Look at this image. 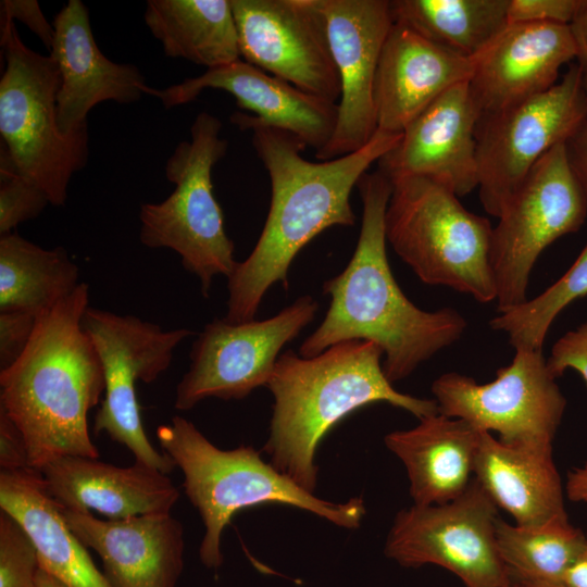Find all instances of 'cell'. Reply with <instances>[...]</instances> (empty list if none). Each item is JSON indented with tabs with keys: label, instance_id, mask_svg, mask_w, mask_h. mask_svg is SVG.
Returning <instances> with one entry per match:
<instances>
[{
	"label": "cell",
	"instance_id": "cell-1",
	"mask_svg": "<svg viewBox=\"0 0 587 587\" xmlns=\"http://www.w3.org/2000/svg\"><path fill=\"white\" fill-rule=\"evenodd\" d=\"M230 121L252 132V145L265 166L272 188L262 233L246 260L228 279L224 320L239 324L255 320L267 290L276 283L288 289V270L298 252L332 226H352L350 193L370 166L390 151L402 133L377 128L359 150L327 161L301 155L307 147L297 136L236 112Z\"/></svg>",
	"mask_w": 587,
	"mask_h": 587
},
{
	"label": "cell",
	"instance_id": "cell-2",
	"mask_svg": "<svg viewBox=\"0 0 587 587\" xmlns=\"http://www.w3.org/2000/svg\"><path fill=\"white\" fill-rule=\"evenodd\" d=\"M357 187L363 212L355 250L346 268L324 283L329 308L299 354L312 358L342 341H371L383 350V371L394 384L457 342L467 323L452 308L425 311L407 298L386 253L385 214L392 183L377 170L365 173Z\"/></svg>",
	"mask_w": 587,
	"mask_h": 587
},
{
	"label": "cell",
	"instance_id": "cell-3",
	"mask_svg": "<svg viewBox=\"0 0 587 587\" xmlns=\"http://www.w3.org/2000/svg\"><path fill=\"white\" fill-rule=\"evenodd\" d=\"M89 287L80 283L38 319L22 357L0 371V409L20 429L29 466L40 471L66 455L99 458L88 412L101 402L105 380L97 349L82 326Z\"/></svg>",
	"mask_w": 587,
	"mask_h": 587
},
{
	"label": "cell",
	"instance_id": "cell-4",
	"mask_svg": "<svg viewBox=\"0 0 587 587\" xmlns=\"http://www.w3.org/2000/svg\"><path fill=\"white\" fill-rule=\"evenodd\" d=\"M383 350L348 340L303 358L283 352L267 384L273 395L270 436L263 450L270 463L303 489L317 483L315 452L323 437L358 409L386 402L419 420L439 413L436 400L396 390L383 371Z\"/></svg>",
	"mask_w": 587,
	"mask_h": 587
},
{
	"label": "cell",
	"instance_id": "cell-5",
	"mask_svg": "<svg viewBox=\"0 0 587 587\" xmlns=\"http://www.w3.org/2000/svg\"><path fill=\"white\" fill-rule=\"evenodd\" d=\"M157 437L164 452L182 470L185 494L202 519L204 534L199 557L209 569L222 565V534L242 509L290 505L348 529L360 527L366 513L361 497L339 503L321 499L265 462L251 446L220 449L182 416L160 425Z\"/></svg>",
	"mask_w": 587,
	"mask_h": 587
},
{
	"label": "cell",
	"instance_id": "cell-6",
	"mask_svg": "<svg viewBox=\"0 0 587 587\" xmlns=\"http://www.w3.org/2000/svg\"><path fill=\"white\" fill-rule=\"evenodd\" d=\"M391 183L385 233L399 258L424 284L449 287L480 303L496 301L490 221L467 211L455 193L426 177Z\"/></svg>",
	"mask_w": 587,
	"mask_h": 587
},
{
	"label": "cell",
	"instance_id": "cell-7",
	"mask_svg": "<svg viewBox=\"0 0 587 587\" xmlns=\"http://www.w3.org/2000/svg\"><path fill=\"white\" fill-rule=\"evenodd\" d=\"M5 67L0 79V134L20 174L42 190L51 205L67 199L72 176L87 163V126L64 134L58 126L61 76L51 54L21 39L15 23L1 16Z\"/></svg>",
	"mask_w": 587,
	"mask_h": 587
},
{
	"label": "cell",
	"instance_id": "cell-8",
	"mask_svg": "<svg viewBox=\"0 0 587 587\" xmlns=\"http://www.w3.org/2000/svg\"><path fill=\"white\" fill-rule=\"evenodd\" d=\"M221 130L216 116L199 113L190 128V141L179 142L165 165L166 178L175 189L159 203L141 204L139 212L141 243L178 253L183 266L199 277L204 297L213 278H228L238 263L213 193L212 170L228 146L220 137Z\"/></svg>",
	"mask_w": 587,
	"mask_h": 587
},
{
	"label": "cell",
	"instance_id": "cell-9",
	"mask_svg": "<svg viewBox=\"0 0 587 587\" xmlns=\"http://www.w3.org/2000/svg\"><path fill=\"white\" fill-rule=\"evenodd\" d=\"M586 217L585 197L569 165L565 143H560L533 166L492 228L490 266L499 313L527 300L541 252L577 232Z\"/></svg>",
	"mask_w": 587,
	"mask_h": 587
},
{
	"label": "cell",
	"instance_id": "cell-10",
	"mask_svg": "<svg viewBox=\"0 0 587 587\" xmlns=\"http://www.w3.org/2000/svg\"><path fill=\"white\" fill-rule=\"evenodd\" d=\"M82 326L100 357L105 388L93 422V434L107 433L125 446L135 461L164 474L176 464L150 442L140 417L136 382H154L171 365L175 348L192 332L163 330L133 315L88 307Z\"/></svg>",
	"mask_w": 587,
	"mask_h": 587
},
{
	"label": "cell",
	"instance_id": "cell-11",
	"mask_svg": "<svg viewBox=\"0 0 587 587\" xmlns=\"http://www.w3.org/2000/svg\"><path fill=\"white\" fill-rule=\"evenodd\" d=\"M587 118L582 67L571 64L550 89L492 113L476 127L478 190L484 210L498 217L533 166L565 143Z\"/></svg>",
	"mask_w": 587,
	"mask_h": 587
},
{
	"label": "cell",
	"instance_id": "cell-12",
	"mask_svg": "<svg viewBox=\"0 0 587 587\" xmlns=\"http://www.w3.org/2000/svg\"><path fill=\"white\" fill-rule=\"evenodd\" d=\"M557 379L542 349H516L494 380L449 372L433 382L432 392L439 413L495 432L504 445L552 449L566 408Z\"/></svg>",
	"mask_w": 587,
	"mask_h": 587
},
{
	"label": "cell",
	"instance_id": "cell-13",
	"mask_svg": "<svg viewBox=\"0 0 587 587\" xmlns=\"http://www.w3.org/2000/svg\"><path fill=\"white\" fill-rule=\"evenodd\" d=\"M498 517V508L473 478L465 492L448 503L399 511L385 554L405 567H444L464 587H505L510 575L497 547Z\"/></svg>",
	"mask_w": 587,
	"mask_h": 587
},
{
	"label": "cell",
	"instance_id": "cell-14",
	"mask_svg": "<svg viewBox=\"0 0 587 587\" xmlns=\"http://www.w3.org/2000/svg\"><path fill=\"white\" fill-rule=\"evenodd\" d=\"M317 309V301L304 295L270 319L208 323L192 345L189 369L176 387L175 408L187 411L212 397L240 400L267 386L280 350L313 321Z\"/></svg>",
	"mask_w": 587,
	"mask_h": 587
},
{
	"label": "cell",
	"instance_id": "cell-15",
	"mask_svg": "<svg viewBox=\"0 0 587 587\" xmlns=\"http://www.w3.org/2000/svg\"><path fill=\"white\" fill-rule=\"evenodd\" d=\"M243 61L332 103L341 96L316 0H230Z\"/></svg>",
	"mask_w": 587,
	"mask_h": 587
},
{
	"label": "cell",
	"instance_id": "cell-16",
	"mask_svg": "<svg viewBox=\"0 0 587 587\" xmlns=\"http://www.w3.org/2000/svg\"><path fill=\"white\" fill-rule=\"evenodd\" d=\"M324 16L341 96L329 141L319 161L352 153L377 129L374 85L385 39L394 24L387 0H316Z\"/></svg>",
	"mask_w": 587,
	"mask_h": 587
},
{
	"label": "cell",
	"instance_id": "cell-17",
	"mask_svg": "<svg viewBox=\"0 0 587 587\" xmlns=\"http://www.w3.org/2000/svg\"><path fill=\"white\" fill-rule=\"evenodd\" d=\"M479 116L469 82L450 88L405 127L399 142L377 161L378 170L390 180L426 177L466 196L478 188Z\"/></svg>",
	"mask_w": 587,
	"mask_h": 587
},
{
	"label": "cell",
	"instance_id": "cell-18",
	"mask_svg": "<svg viewBox=\"0 0 587 587\" xmlns=\"http://www.w3.org/2000/svg\"><path fill=\"white\" fill-rule=\"evenodd\" d=\"M576 57L569 24L508 23L471 58L469 85L480 114L550 89L561 68Z\"/></svg>",
	"mask_w": 587,
	"mask_h": 587
},
{
	"label": "cell",
	"instance_id": "cell-19",
	"mask_svg": "<svg viewBox=\"0 0 587 587\" xmlns=\"http://www.w3.org/2000/svg\"><path fill=\"white\" fill-rule=\"evenodd\" d=\"M59 508L73 534L99 554L113 587H175L178 583L184 528L171 513L105 521L90 511Z\"/></svg>",
	"mask_w": 587,
	"mask_h": 587
},
{
	"label": "cell",
	"instance_id": "cell-20",
	"mask_svg": "<svg viewBox=\"0 0 587 587\" xmlns=\"http://www.w3.org/2000/svg\"><path fill=\"white\" fill-rule=\"evenodd\" d=\"M208 88L233 95L238 107L253 112L262 123L297 136L315 151L329 141L336 126L337 103L309 95L241 59L165 89L149 88L148 95L171 109L191 102Z\"/></svg>",
	"mask_w": 587,
	"mask_h": 587
},
{
	"label": "cell",
	"instance_id": "cell-21",
	"mask_svg": "<svg viewBox=\"0 0 587 587\" xmlns=\"http://www.w3.org/2000/svg\"><path fill=\"white\" fill-rule=\"evenodd\" d=\"M52 25L50 54L61 76L57 118L62 133L87 126L88 113L101 102L132 103L148 92L149 86L135 65L115 63L101 52L82 1L70 0Z\"/></svg>",
	"mask_w": 587,
	"mask_h": 587
},
{
	"label": "cell",
	"instance_id": "cell-22",
	"mask_svg": "<svg viewBox=\"0 0 587 587\" xmlns=\"http://www.w3.org/2000/svg\"><path fill=\"white\" fill-rule=\"evenodd\" d=\"M470 58L394 22L382 49L374 85L377 128L402 133L450 88L469 82Z\"/></svg>",
	"mask_w": 587,
	"mask_h": 587
},
{
	"label": "cell",
	"instance_id": "cell-23",
	"mask_svg": "<svg viewBox=\"0 0 587 587\" xmlns=\"http://www.w3.org/2000/svg\"><path fill=\"white\" fill-rule=\"evenodd\" d=\"M39 472L61 507L93 510L111 520L170 513L179 498L167 474L137 461L121 467L98 458L66 455Z\"/></svg>",
	"mask_w": 587,
	"mask_h": 587
},
{
	"label": "cell",
	"instance_id": "cell-24",
	"mask_svg": "<svg viewBox=\"0 0 587 587\" xmlns=\"http://www.w3.org/2000/svg\"><path fill=\"white\" fill-rule=\"evenodd\" d=\"M419 421L413 428L387 434L384 442L405 467L413 504H445L474 478L480 430L441 413Z\"/></svg>",
	"mask_w": 587,
	"mask_h": 587
},
{
	"label": "cell",
	"instance_id": "cell-25",
	"mask_svg": "<svg viewBox=\"0 0 587 587\" xmlns=\"http://www.w3.org/2000/svg\"><path fill=\"white\" fill-rule=\"evenodd\" d=\"M474 479L519 526H539L567 515L552 449L509 446L480 432Z\"/></svg>",
	"mask_w": 587,
	"mask_h": 587
},
{
	"label": "cell",
	"instance_id": "cell-26",
	"mask_svg": "<svg viewBox=\"0 0 587 587\" xmlns=\"http://www.w3.org/2000/svg\"><path fill=\"white\" fill-rule=\"evenodd\" d=\"M0 508L14 516L32 537L39 567L65 587H113L95 565L86 546L65 524L39 471L1 470Z\"/></svg>",
	"mask_w": 587,
	"mask_h": 587
},
{
	"label": "cell",
	"instance_id": "cell-27",
	"mask_svg": "<svg viewBox=\"0 0 587 587\" xmlns=\"http://www.w3.org/2000/svg\"><path fill=\"white\" fill-rule=\"evenodd\" d=\"M143 18L170 58L207 70L240 59L230 0H149Z\"/></svg>",
	"mask_w": 587,
	"mask_h": 587
},
{
	"label": "cell",
	"instance_id": "cell-28",
	"mask_svg": "<svg viewBox=\"0 0 587 587\" xmlns=\"http://www.w3.org/2000/svg\"><path fill=\"white\" fill-rule=\"evenodd\" d=\"M78 267L62 247L43 249L16 233L0 237V313L41 317L78 287Z\"/></svg>",
	"mask_w": 587,
	"mask_h": 587
},
{
	"label": "cell",
	"instance_id": "cell-29",
	"mask_svg": "<svg viewBox=\"0 0 587 587\" xmlns=\"http://www.w3.org/2000/svg\"><path fill=\"white\" fill-rule=\"evenodd\" d=\"M389 4L394 22L470 59L508 24L509 0H394Z\"/></svg>",
	"mask_w": 587,
	"mask_h": 587
},
{
	"label": "cell",
	"instance_id": "cell-30",
	"mask_svg": "<svg viewBox=\"0 0 587 587\" xmlns=\"http://www.w3.org/2000/svg\"><path fill=\"white\" fill-rule=\"evenodd\" d=\"M495 535L509 573L536 583H560L586 540V534L572 525L567 515L533 527L511 525L498 517Z\"/></svg>",
	"mask_w": 587,
	"mask_h": 587
},
{
	"label": "cell",
	"instance_id": "cell-31",
	"mask_svg": "<svg viewBox=\"0 0 587 587\" xmlns=\"http://www.w3.org/2000/svg\"><path fill=\"white\" fill-rule=\"evenodd\" d=\"M587 295V243L572 266L537 297L489 321L492 329L504 332L516 349H542L557 316L573 301Z\"/></svg>",
	"mask_w": 587,
	"mask_h": 587
},
{
	"label": "cell",
	"instance_id": "cell-32",
	"mask_svg": "<svg viewBox=\"0 0 587 587\" xmlns=\"http://www.w3.org/2000/svg\"><path fill=\"white\" fill-rule=\"evenodd\" d=\"M50 204L47 195L25 179L2 143L0 153V234L12 233Z\"/></svg>",
	"mask_w": 587,
	"mask_h": 587
},
{
	"label": "cell",
	"instance_id": "cell-33",
	"mask_svg": "<svg viewBox=\"0 0 587 587\" xmlns=\"http://www.w3.org/2000/svg\"><path fill=\"white\" fill-rule=\"evenodd\" d=\"M38 551L24 526L0 510V587H35Z\"/></svg>",
	"mask_w": 587,
	"mask_h": 587
},
{
	"label": "cell",
	"instance_id": "cell-34",
	"mask_svg": "<svg viewBox=\"0 0 587 587\" xmlns=\"http://www.w3.org/2000/svg\"><path fill=\"white\" fill-rule=\"evenodd\" d=\"M584 0H509L508 23L569 24Z\"/></svg>",
	"mask_w": 587,
	"mask_h": 587
},
{
	"label": "cell",
	"instance_id": "cell-35",
	"mask_svg": "<svg viewBox=\"0 0 587 587\" xmlns=\"http://www.w3.org/2000/svg\"><path fill=\"white\" fill-rule=\"evenodd\" d=\"M547 365L555 378L573 370L587 385V321L566 332L553 344Z\"/></svg>",
	"mask_w": 587,
	"mask_h": 587
},
{
	"label": "cell",
	"instance_id": "cell-36",
	"mask_svg": "<svg viewBox=\"0 0 587 587\" xmlns=\"http://www.w3.org/2000/svg\"><path fill=\"white\" fill-rule=\"evenodd\" d=\"M38 317L23 312L0 313V371L12 366L27 349Z\"/></svg>",
	"mask_w": 587,
	"mask_h": 587
},
{
	"label": "cell",
	"instance_id": "cell-37",
	"mask_svg": "<svg viewBox=\"0 0 587 587\" xmlns=\"http://www.w3.org/2000/svg\"><path fill=\"white\" fill-rule=\"evenodd\" d=\"M1 16L20 21L25 24L51 50L54 28L42 14L36 0H4L1 1Z\"/></svg>",
	"mask_w": 587,
	"mask_h": 587
},
{
	"label": "cell",
	"instance_id": "cell-38",
	"mask_svg": "<svg viewBox=\"0 0 587 587\" xmlns=\"http://www.w3.org/2000/svg\"><path fill=\"white\" fill-rule=\"evenodd\" d=\"M0 467L2 471L29 469L25 440L9 415L0 409Z\"/></svg>",
	"mask_w": 587,
	"mask_h": 587
},
{
	"label": "cell",
	"instance_id": "cell-39",
	"mask_svg": "<svg viewBox=\"0 0 587 587\" xmlns=\"http://www.w3.org/2000/svg\"><path fill=\"white\" fill-rule=\"evenodd\" d=\"M567 162L587 203V118L565 142Z\"/></svg>",
	"mask_w": 587,
	"mask_h": 587
},
{
	"label": "cell",
	"instance_id": "cell-40",
	"mask_svg": "<svg viewBox=\"0 0 587 587\" xmlns=\"http://www.w3.org/2000/svg\"><path fill=\"white\" fill-rule=\"evenodd\" d=\"M570 28L577 49V64L580 67L587 66V0H584Z\"/></svg>",
	"mask_w": 587,
	"mask_h": 587
},
{
	"label": "cell",
	"instance_id": "cell-41",
	"mask_svg": "<svg viewBox=\"0 0 587 587\" xmlns=\"http://www.w3.org/2000/svg\"><path fill=\"white\" fill-rule=\"evenodd\" d=\"M564 489L569 500L587 503V462L567 473Z\"/></svg>",
	"mask_w": 587,
	"mask_h": 587
},
{
	"label": "cell",
	"instance_id": "cell-42",
	"mask_svg": "<svg viewBox=\"0 0 587 587\" xmlns=\"http://www.w3.org/2000/svg\"><path fill=\"white\" fill-rule=\"evenodd\" d=\"M560 584L564 587H587V534L580 552L563 574Z\"/></svg>",
	"mask_w": 587,
	"mask_h": 587
},
{
	"label": "cell",
	"instance_id": "cell-43",
	"mask_svg": "<svg viewBox=\"0 0 587 587\" xmlns=\"http://www.w3.org/2000/svg\"><path fill=\"white\" fill-rule=\"evenodd\" d=\"M35 587H65L61 582H59L51 574L40 569L37 571L35 577Z\"/></svg>",
	"mask_w": 587,
	"mask_h": 587
},
{
	"label": "cell",
	"instance_id": "cell-44",
	"mask_svg": "<svg viewBox=\"0 0 587 587\" xmlns=\"http://www.w3.org/2000/svg\"><path fill=\"white\" fill-rule=\"evenodd\" d=\"M509 582L505 587H564L560 583H536L515 577L509 573Z\"/></svg>",
	"mask_w": 587,
	"mask_h": 587
},
{
	"label": "cell",
	"instance_id": "cell-45",
	"mask_svg": "<svg viewBox=\"0 0 587 587\" xmlns=\"http://www.w3.org/2000/svg\"><path fill=\"white\" fill-rule=\"evenodd\" d=\"M582 84L587 98V66L582 67Z\"/></svg>",
	"mask_w": 587,
	"mask_h": 587
}]
</instances>
